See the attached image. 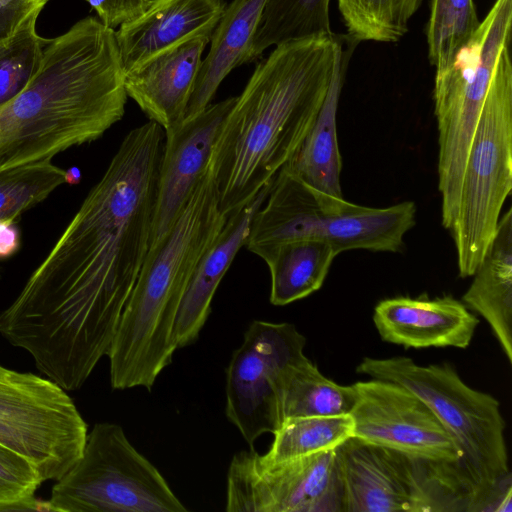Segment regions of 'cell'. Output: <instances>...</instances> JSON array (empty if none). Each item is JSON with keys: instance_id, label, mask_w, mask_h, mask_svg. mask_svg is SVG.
Instances as JSON below:
<instances>
[{"instance_id": "obj_1", "label": "cell", "mask_w": 512, "mask_h": 512, "mask_svg": "<svg viewBox=\"0 0 512 512\" xmlns=\"http://www.w3.org/2000/svg\"><path fill=\"white\" fill-rule=\"evenodd\" d=\"M165 132L130 130L42 262L0 313V334L64 390L107 356L149 250Z\"/></svg>"}, {"instance_id": "obj_2", "label": "cell", "mask_w": 512, "mask_h": 512, "mask_svg": "<svg viewBox=\"0 0 512 512\" xmlns=\"http://www.w3.org/2000/svg\"><path fill=\"white\" fill-rule=\"evenodd\" d=\"M342 42L333 33L291 40L256 66L210 159L224 215L251 202L293 156L322 105Z\"/></svg>"}, {"instance_id": "obj_3", "label": "cell", "mask_w": 512, "mask_h": 512, "mask_svg": "<svg viewBox=\"0 0 512 512\" xmlns=\"http://www.w3.org/2000/svg\"><path fill=\"white\" fill-rule=\"evenodd\" d=\"M115 30L86 17L49 39L23 90L0 106V173L97 140L125 114Z\"/></svg>"}, {"instance_id": "obj_4", "label": "cell", "mask_w": 512, "mask_h": 512, "mask_svg": "<svg viewBox=\"0 0 512 512\" xmlns=\"http://www.w3.org/2000/svg\"><path fill=\"white\" fill-rule=\"evenodd\" d=\"M227 216L209 168L167 234L148 250L107 353L113 389H151L177 349L173 328L197 263Z\"/></svg>"}, {"instance_id": "obj_5", "label": "cell", "mask_w": 512, "mask_h": 512, "mask_svg": "<svg viewBox=\"0 0 512 512\" xmlns=\"http://www.w3.org/2000/svg\"><path fill=\"white\" fill-rule=\"evenodd\" d=\"M356 371L399 384L435 413L462 452L472 512H495L512 490L500 404L468 386L448 363L422 366L411 358H364Z\"/></svg>"}, {"instance_id": "obj_6", "label": "cell", "mask_w": 512, "mask_h": 512, "mask_svg": "<svg viewBox=\"0 0 512 512\" xmlns=\"http://www.w3.org/2000/svg\"><path fill=\"white\" fill-rule=\"evenodd\" d=\"M416 210L413 201L384 208L358 205L317 190L281 168L251 219L245 246L260 258L280 243L305 238L327 241L338 253L398 252L415 225Z\"/></svg>"}, {"instance_id": "obj_7", "label": "cell", "mask_w": 512, "mask_h": 512, "mask_svg": "<svg viewBox=\"0 0 512 512\" xmlns=\"http://www.w3.org/2000/svg\"><path fill=\"white\" fill-rule=\"evenodd\" d=\"M512 0H496L452 62L436 70L438 189L442 225L452 229L469 146L499 68L510 58Z\"/></svg>"}, {"instance_id": "obj_8", "label": "cell", "mask_w": 512, "mask_h": 512, "mask_svg": "<svg viewBox=\"0 0 512 512\" xmlns=\"http://www.w3.org/2000/svg\"><path fill=\"white\" fill-rule=\"evenodd\" d=\"M512 189V63L498 70L477 122L450 230L459 276L473 275L497 229Z\"/></svg>"}, {"instance_id": "obj_9", "label": "cell", "mask_w": 512, "mask_h": 512, "mask_svg": "<svg viewBox=\"0 0 512 512\" xmlns=\"http://www.w3.org/2000/svg\"><path fill=\"white\" fill-rule=\"evenodd\" d=\"M52 512H186L160 471L115 423H96L82 454L53 485Z\"/></svg>"}, {"instance_id": "obj_10", "label": "cell", "mask_w": 512, "mask_h": 512, "mask_svg": "<svg viewBox=\"0 0 512 512\" xmlns=\"http://www.w3.org/2000/svg\"><path fill=\"white\" fill-rule=\"evenodd\" d=\"M343 512H471L456 476L351 437L335 449Z\"/></svg>"}, {"instance_id": "obj_11", "label": "cell", "mask_w": 512, "mask_h": 512, "mask_svg": "<svg viewBox=\"0 0 512 512\" xmlns=\"http://www.w3.org/2000/svg\"><path fill=\"white\" fill-rule=\"evenodd\" d=\"M87 433L62 387L0 365V445L25 458L42 482L58 480L76 463Z\"/></svg>"}, {"instance_id": "obj_12", "label": "cell", "mask_w": 512, "mask_h": 512, "mask_svg": "<svg viewBox=\"0 0 512 512\" xmlns=\"http://www.w3.org/2000/svg\"><path fill=\"white\" fill-rule=\"evenodd\" d=\"M227 512H343L335 449L270 461L253 448L229 464Z\"/></svg>"}, {"instance_id": "obj_13", "label": "cell", "mask_w": 512, "mask_h": 512, "mask_svg": "<svg viewBox=\"0 0 512 512\" xmlns=\"http://www.w3.org/2000/svg\"><path fill=\"white\" fill-rule=\"evenodd\" d=\"M353 385L356 390V400L350 412L353 437L456 476L472 500L462 468L461 450L420 397L399 384L376 378Z\"/></svg>"}, {"instance_id": "obj_14", "label": "cell", "mask_w": 512, "mask_h": 512, "mask_svg": "<svg viewBox=\"0 0 512 512\" xmlns=\"http://www.w3.org/2000/svg\"><path fill=\"white\" fill-rule=\"evenodd\" d=\"M305 337L290 323L252 321L226 368L227 419L253 448L279 427L273 384L279 371L304 355Z\"/></svg>"}, {"instance_id": "obj_15", "label": "cell", "mask_w": 512, "mask_h": 512, "mask_svg": "<svg viewBox=\"0 0 512 512\" xmlns=\"http://www.w3.org/2000/svg\"><path fill=\"white\" fill-rule=\"evenodd\" d=\"M236 96L211 103L165 130L149 249L171 229L209 168L214 144Z\"/></svg>"}, {"instance_id": "obj_16", "label": "cell", "mask_w": 512, "mask_h": 512, "mask_svg": "<svg viewBox=\"0 0 512 512\" xmlns=\"http://www.w3.org/2000/svg\"><path fill=\"white\" fill-rule=\"evenodd\" d=\"M226 5L225 0H150L115 31L124 72L191 39H210Z\"/></svg>"}, {"instance_id": "obj_17", "label": "cell", "mask_w": 512, "mask_h": 512, "mask_svg": "<svg viewBox=\"0 0 512 512\" xmlns=\"http://www.w3.org/2000/svg\"><path fill=\"white\" fill-rule=\"evenodd\" d=\"M373 322L381 339L405 348L465 349L479 320L452 296L395 297L380 301Z\"/></svg>"}, {"instance_id": "obj_18", "label": "cell", "mask_w": 512, "mask_h": 512, "mask_svg": "<svg viewBox=\"0 0 512 512\" xmlns=\"http://www.w3.org/2000/svg\"><path fill=\"white\" fill-rule=\"evenodd\" d=\"M209 38L198 37L150 58L125 73V90L144 114L168 130L186 116Z\"/></svg>"}, {"instance_id": "obj_19", "label": "cell", "mask_w": 512, "mask_h": 512, "mask_svg": "<svg viewBox=\"0 0 512 512\" xmlns=\"http://www.w3.org/2000/svg\"><path fill=\"white\" fill-rule=\"evenodd\" d=\"M273 182L264 186L245 207L227 217L219 236L197 263L174 323L173 339L177 349L198 338L211 313L215 292L235 256L245 246L251 219L266 200Z\"/></svg>"}, {"instance_id": "obj_20", "label": "cell", "mask_w": 512, "mask_h": 512, "mask_svg": "<svg viewBox=\"0 0 512 512\" xmlns=\"http://www.w3.org/2000/svg\"><path fill=\"white\" fill-rule=\"evenodd\" d=\"M266 0H231L212 32L210 48L188 102L189 117L206 108L220 84L237 67L252 62L253 41Z\"/></svg>"}, {"instance_id": "obj_21", "label": "cell", "mask_w": 512, "mask_h": 512, "mask_svg": "<svg viewBox=\"0 0 512 512\" xmlns=\"http://www.w3.org/2000/svg\"><path fill=\"white\" fill-rule=\"evenodd\" d=\"M343 42L322 105L295 153L282 167L313 188L340 197L343 196L340 185L342 160L336 116L349 58Z\"/></svg>"}, {"instance_id": "obj_22", "label": "cell", "mask_w": 512, "mask_h": 512, "mask_svg": "<svg viewBox=\"0 0 512 512\" xmlns=\"http://www.w3.org/2000/svg\"><path fill=\"white\" fill-rule=\"evenodd\" d=\"M462 296L464 305L490 325L512 362V210L499 218L494 237Z\"/></svg>"}, {"instance_id": "obj_23", "label": "cell", "mask_w": 512, "mask_h": 512, "mask_svg": "<svg viewBox=\"0 0 512 512\" xmlns=\"http://www.w3.org/2000/svg\"><path fill=\"white\" fill-rule=\"evenodd\" d=\"M280 424L289 418L350 414L354 385H340L325 377L305 354L287 363L273 384Z\"/></svg>"}, {"instance_id": "obj_24", "label": "cell", "mask_w": 512, "mask_h": 512, "mask_svg": "<svg viewBox=\"0 0 512 512\" xmlns=\"http://www.w3.org/2000/svg\"><path fill=\"white\" fill-rule=\"evenodd\" d=\"M339 253L320 239H296L276 245L261 256L271 276L270 302L284 306L319 290Z\"/></svg>"}, {"instance_id": "obj_25", "label": "cell", "mask_w": 512, "mask_h": 512, "mask_svg": "<svg viewBox=\"0 0 512 512\" xmlns=\"http://www.w3.org/2000/svg\"><path fill=\"white\" fill-rule=\"evenodd\" d=\"M331 0H266L253 41V61L279 44L332 34Z\"/></svg>"}, {"instance_id": "obj_26", "label": "cell", "mask_w": 512, "mask_h": 512, "mask_svg": "<svg viewBox=\"0 0 512 512\" xmlns=\"http://www.w3.org/2000/svg\"><path fill=\"white\" fill-rule=\"evenodd\" d=\"M272 435L263 456L283 461L336 449L353 437V421L350 414L289 418Z\"/></svg>"}, {"instance_id": "obj_27", "label": "cell", "mask_w": 512, "mask_h": 512, "mask_svg": "<svg viewBox=\"0 0 512 512\" xmlns=\"http://www.w3.org/2000/svg\"><path fill=\"white\" fill-rule=\"evenodd\" d=\"M355 42H396L408 32V24L422 0H337Z\"/></svg>"}, {"instance_id": "obj_28", "label": "cell", "mask_w": 512, "mask_h": 512, "mask_svg": "<svg viewBox=\"0 0 512 512\" xmlns=\"http://www.w3.org/2000/svg\"><path fill=\"white\" fill-rule=\"evenodd\" d=\"M479 25L474 0H432L426 26L431 65L446 68Z\"/></svg>"}, {"instance_id": "obj_29", "label": "cell", "mask_w": 512, "mask_h": 512, "mask_svg": "<svg viewBox=\"0 0 512 512\" xmlns=\"http://www.w3.org/2000/svg\"><path fill=\"white\" fill-rule=\"evenodd\" d=\"M68 181V172L52 161L0 173V222L16 223L24 212Z\"/></svg>"}, {"instance_id": "obj_30", "label": "cell", "mask_w": 512, "mask_h": 512, "mask_svg": "<svg viewBox=\"0 0 512 512\" xmlns=\"http://www.w3.org/2000/svg\"><path fill=\"white\" fill-rule=\"evenodd\" d=\"M41 10L31 12L9 37L0 40V106L23 90L40 65L49 42L36 32Z\"/></svg>"}, {"instance_id": "obj_31", "label": "cell", "mask_w": 512, "mask_h": 512, "mask_svg": "<svg viewBox=\"0 0 512 512\" xmlns=\"http://www.w3.org/2000/svg\"><path fill=\"white\" fill-rule=\"evenodd\" d=\"M42 479L22 456L0 445V511H49L47 501L35 499Z\"/></svg>"}, {"instance_id": "obj_32", "label": "cell", "mask_w": 512, "mask_h": 512, "mask_svg": "<svg viewBox=\"0 0 512 512\" xmlns=\"http://www.w3.org/2000/svg\"><path fill=\"white\" fill-rule=\"evenodd\" d=\"M97 13L98 18L110 28L138 15L150 0H85Z\"/></svg>"}, {"instance_id": "obj_33", "label": "cell", "mask_w": 512, "mask_h": 512, "mask_svg": "<svg viewBox=\"0 0 512 512\" xmlns=\"http://www.w3.org/2000/svg\"><path fill=\"white\" fill-rule=\"evenodd\" d=\"M48 0H0V40L9 37L31 12Z\"/></svg>"}, {"instance_id": "obj_34", "label": "cell", "mask_w": 512, "mask_h": 512, "mask_svg": "<svg viewBox=\"0 0 512 512\" xmlns=\"http://www.w3.org/2000/svg\"><path fill=\"white\" fill-rule=\"evenodd\" d=\"M19 247V232L15 223L0 222V258L12 255Z\"/></svg>"}]
</instances>
